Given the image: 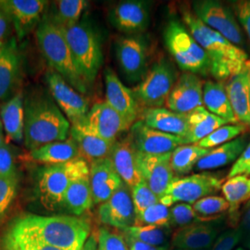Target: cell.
Returning a JSON list of instances; mask_svg holds the SVG:
<instances>
[{
  "label": "cell",
  "instance_id": "1",
  "mask_svg": "<svg viewBox=\"0 0 250 250\" xmlns=\"http://www.w3.org/2000/svg\"><path fill=\"white\" fill-rule=\"evenodd\" d=\"M90 223L72 215L26 214L15 219L6 233L42 242L63 250H81L88 239Z\"/></svg>",
  "mask_w": 250,
  "mask_h": 250
},
{
  "label": "cell",
  "instance_id": "2",
  "mask_svg": "<svg viewBox=\"0 0 250 250\" xmlns=\"http://www.w3.org/2000/svg\"><path fill=\"white\" fill-rule=\"evenodd\" d=\"M182 19L191 35L205 50L210 64V74L217 80L232 78L250 70L248 54L224 36L205 25L190 9H182Z\"/></svg>",
  "mask_w": 250,
  "mask_h": 250
},
{
  "label": "cell",
  "instance_id": "3",
  "mask_svg": "<svg viewBox=\"0 0 250 250\" xmlns=\"http://www.w3.org/2000/svg\"><path fill=\"white\" fill-rule=\"evenodd\" d=\"M24 114V145L28 150L70 137L71 123L48 95L35 93L26 98Z\"/></svg>",
  "mask_w": 250,
  "mask_h": 250
},
{
  "label": "cell",
  "instance_id": "4",
  "mask_svg": "<svg viewBox=\"0 0 250 250\" xmlns=\"http://www.w3.org/2000/svg\"><path fill=\"white\" fill-rule=\"evenodd\" d=\"M36 38L40 50L54 72L62 76L74 89L86 93L89 85L77 69L62 30L44 16L36 28Z\"/></svg>",
  "mask_w": 250,
  "mask_h": 250
},
{
  "label": "cell",
  "instance_id": "5",
  "mask_svg": "<svg viewBox=\"0 0 250 250\" xmlns=\"http://www.w3.org/2000/svg\"><path fill=\"white\" fill-rule=\"evenodd\" d=\"M60 28L70 46L78 71L86 83L91 85L103 63L102 42L99 32L86 20L72 26Z\"/></svg>",
  "mask_w": 250,
  "mask_h": 250
},
{
  "label": "cell",
  "instance_id": "6",
  "mask_svg": "<svg viewBox=\"0 0 250 250\" xmlns=\"http://www.w3.org/2000/svg\"><path fill=\"white\" fill-rule=\"evenodd\" d=\"M163 40L179 67L194 74L210 73V64L205 50L191 35L185 23L170 18L163 31Z\"/></svg>",
  "mask_w": 250,
  "mask_h": 250
},
{
  "label": "cell",
  "instance_id": "7",
  "mask_svg": "<svg viewBox=\"0 0 250 250\" xmlns=\"http://www.w3.org/2000/svg\"><path fill=\"white\" fill-rule=\"evenodd\" d=\"M86 173H89V165L81 158L62 164L44 166L37 178V195L41 205L47 210L61 209L70 185Z\"/></svg>",
  "mask_w": 250,
  "mask_h": 250
},
{
  "label": "cell",
  "instance_id": "8",
  "mask_svg": "<svg viewBox=\"0 0 250 250\" xmlns=\"http://www.w3.org/2000/svg\"><path fill=\"white\" fill-rule=\"evenodd\" d=\"M177 79L178 75L173 64L168 59L161 58L152 65L143 80L132 90L141 108L162 107Z\"/></svg>",
  "mask_w": 250,
  "mask_h": 250
},
{
  "label": "cell",
  "instance_id": "9",
  "mask_svg": "<svg viewBox=\"0 0 250 250\" xmlns=\"http://www.w3.org/2000/svg\"><path fill=\"white\" fill-rule=\"evenodd\" d=\"M222 180L208 173H199L186 177H174L160 202L166 207L176 203L194 204L222 188Z\"/></svg>",
  "mask_w": 250,
  "mask_h": 250
},
{
  "label": "cell",
  "instance_id": "10",
  "mask_svg": "<svg viewBox=\"0 0 250 250\" xmlns=\"http://www.w3.org/2000/svg\"><path fill=\"white\" fill-rule=\"evenodd\" d=\"M193 13L205 25L237 46L244 45L241 27L232 9L216 0H197L192 3Z\"/></svg>",
  "mask_w": 250,
  "mask_h": 250
},
{
  "label": "cell",
  "instance_id": "11",
  "mask_svg": "<svg viewBox=\"0 0 250 250\" xmlns=\"http://www.w3.org/2000/svg\"><path fill=\"white\" fill-rule=\"evenodd\" d=\"M115 52L118 63L125 77L131 83H140L148 71V46L141 35L124 36L117 39Z\"/></svg>",
  "mask_w": 250,
  "mask_h": 250
},
{
  "label": "cell",
  "instance_id": "12",
  "mask_svg": "<svg viewBox=\"0 0 250 250\" xmlns=\"http://www.w3.org/2000/svg\"><path fill=\"white\" fill-rule=\"evenodd\" d=\"M52 99L66 115L71 125L83 121L89 112L87 100L68 83L58 72H48L45 76Z\"/></svg>",
  "mask_w": 250,
  "mask_h": 250
},
{
  "label": "cell",
  "instance_id": "13",
  "mask_svg": "<svg viewBox=\"0 0 250 250\" xmlns=\"http://www.w3.org/2000/svg\"><path fill=\"white\" fill-rule=\"evenodd\" d=\"M48 5L44 0H0V9L9 16L19 41L38 27Z\"/></svg>",
  "mask_w": 250,
  "mask_h": 250
},
{
  "label": "cell",
  "instance_id": "14",
  "mask_svg": "<svg viewBox=\"0 0 250 250\" xmlns=\"http://www.w3.org/2000/svg\"><path fill=\"white\" fill-rule=\"evenodd\" d=\"M108 19L112 26L122 33L142 34L150 23V3L144 0L119 2L110 9Z\"/></svg>",
  "mask_w": 250,
  "mask_h": 250
},
{
  "label": "cell",
  "instance_id": "15",
  "mask_svg": "<svg viewBox=\"0 0 250 250\" xmlns=\"http://www.w3.org/2000/svg\"><path fill=\"white\" fill-rule=\"evenodd\" d=\"M129 136L136 152L147 155L168 154L185 145L182 137L155 130L140 120L131 126Z\"/></svg>",
  "mask_w": 250,
  "mask_h": 250
},
{
  "label": "cell",
  "instance_id": "16",
  "mask_svg": "<svg viewBox=\"0 0 250 250\" xmlns=\"http://www.w3.org/2000/svg\"><path fill=\"white\" fill-rule=\"evenodd\" d=\"M170 157L171 153L147 155L136 152V163L143 180L160 199L174 178Z\"/></svg>",
  "mask_w": 250,
  "mask_h": 250
},
{
  "label": "cell",
  "instance_id": "17",
  "mask_svg": "<svg viewBox=\"0 0 250 250\" xmlns=\"http://www.w3.org/2000/svg\"><path fill=\"white\" fill-rule=\"evenodd\" d=\"M82 122L91 132L110 143H115L119 135L131 128L106 101L93 105Z\"/></svg>",
  "mask_w": 250,
  "mask_h": 250
},
{
  "label": "cell",
  "instance_id": "18",
  "mask_svg": "<svg viewBox=\"0 0 250 250\" xmlns=\"http://www.w3.org/2000/svg\"><path fill=\"white\" fill-rule=\"evenodd\" d=\"M106 102L125 119L130 127L138 121L142 108L134 97L133 90L123 83L116 73L107 68L105 71Z\"/></svg>",
  "mask_w": 250,
  "mask_h": 250
},
{
  "label": "cell",
  "instance_id": "19",
  "mask_svg": "<svg viewBox=\"0 0 250 250\" xmlns=\"http://www.w3.org/2000/svg\"><path fill=\"white\" fill-rule=\"evenodd\" d=\"M203 83L197 74L185 72L176 81L165 106L168 109L188 114L203 107Z\"/></svg>",
  "mask_w": 250,
  "mask_h": 250
},
{
  "label": "cell",
  "instance_id": "20",
  "mask_svg": "<svg viewBox=\"0 0 250 250\" xmlns=\"http://www.w3.org/2000/svg\"><path fill=\"white\" fill-rule=\"evenodd\" d=\"M135 216L131 191L125 184L119 188L107 201L99 206V218L100 222L107 226L121 230L134 226Z\"/></svg>",
  "mask_w": 250,
  "mask_h": 250
},
{
  "label": "cell",
  "instance_id": "21",
  "mask_svg": "<svg viewBox=\"0 0 250 250\" xmlns=\"http://www.w3.org/2000/svg\"><path fill=\"white\" fill-rule=\"evenodd\" d=\"M22 57L16 37L6 40L0 52V100L14 97L21 80Z\"/></svg>",
  "mask_w": 250,
  "mask_h": 250
},
{
  "label": "cell",
  "instance_id": "22",
  "mask_svg": "<svg viewBox=\"0 0 250 250\" xmlns=\"http://www.w3.org/2000/svg\"><path fill=\"white\" fill-rule=\"evenodd\" d=\"M89 178L94 205L107 201L124 185L109 158L90 163Z\"/></svg>",
  "mask_w": 250,
  "mask_h": 250
},
{
  "label": "cell",
  "instance_id": "23",
  "mask_svg": "<svg viewBox=\"0 0 250 250\" xmlns=\"http://www.w3.org/2000/svg\"><path fill=\"white\" fill-rule=\"evenodd\" d=\"M109 159L117 173L130 190L143 181L136 163V150L129 135L115 142Z\"/></svg>",
  "mask_w": 250,
  "mask_h": 250
},
{
  "label": "cell",
  "instance_id": "24",
  "mask_svg": "<svg viewBox=\"0 0 250 250\" xmlns=\"http://www.w3.org/2000/svg\"><path fill=\"white\" fill-rule=\"evenodd\" d=\"M218 236V229L210 224H193L178 228L171 236L174 249L199 250L211 249Z\"/></svg>",
  "mask_w": 250,
  "mask_h": 250
},
{
  "label": "cell",
  "instance_id": "25",
  "mask_svg": "<svg viewBox=\"0 0 250 250\" xmlns=\"http://www.w3.org/2000/svg\"><path fill=\"white\" fill-rule=\"evenodd\" d=\"M144 124L165 134L184 138L188 133L187 114H182L167 107H153L143 109L139 119Z\"/></svg>",
  "mask_w": 250,
  "mask_h": 250
},
{
  "label": "cell",
  "instance_id": "26",
  "mask_svg": "<svg viewBox=\"0 0 250 250\" xmlns=\"http://www.w3.org/2000/svg\"><path fill=\"white\" fill-rule=\"evenodd\" d=\"M70 136L77 144L81 159L87 163L109 158L115 144L107 142L91 132L83 122L72 125Z\"/></svg>",
  "mask_w": 250,
  "mask_h": 250
},
{
  "label": "cell",
  "instance_id": "27",
  "mask_svg": "<svg viewBox=\"0 0 250 250\" xmlns=\"http://www.w3.org/2000/svg\"><path fill=\"white\" fill-rule=\"evenodd\" d=\"M225 88L239 125L250 126V71L233 76Z\"/></svg>",
  "mask_w": 250,
  "mask_h": 250
},
{
  "label": "cell",
  "instance_id": "28",
  "mask_svg": "<svg viewBox=\"0 0 250 250\" xmlns=\"http://www.w3.org/2000/svg\"><path fill=\"white\" fill-rule=\"evenodd\" d=\"M188 133L184 138L185 145L199 143L218 128L228 123L224 119L216 116L206 109L205 107H197L187 114Z\"/></svg>",
  "mask_w": 250,
  "mask_h": 250
},
{
  "label": "cell",
  "instance_id": "29",
  "mask_svg": "<svg viewBox=\"0 0 250 250\" xmlns=\"http://www.w3.org/2000/svg\"><path fill=\"white\" fill-rule=\"evenodd\" d=\"M249 143L248 135H241L228 143L212 148L207 156L198 161L196 169L213 170L235 162Z\"/></svg>",
  "mask_w": 250,
  "mask_h": 250
},
{
  "label": "cell",
  "instance_id": "30",
  "mask_svg": "<svg viewBox=\"0 0 250 250\" xmlns=\"http://www.w3.org/2000/svg\"><path fill=\"white\" fill-rule=\"evenodd\" d=\"M203 107L228 124L237 125L238 121L232 111L226 88L222 82L207 81L203 85Z\"/></svg>",
  "mask_w": 250,
  "mask_h": 250
},
{
  "label": "cell",
  "instance_id": "31",
  "mask_svg": "<svg viewBox=\"0 0 250 250\" xmlns=\"http://www.w3.org/2000/svg\"><path fill=\"white\" fill-rule=\"evenodd\" d=\"M31 158L45 165L62 164L80 158L77 144L70 136L64 141L46 144L31 151Z\"/></svg>",
  "mask_w": 250,
  "mask_h": 250
},
{
  "label": "cell",
  "instance_id": "32",
  "mask_svg": "<svg viewBox=\"0 0 250 250\" xmlns=\"http://www.w3.org/2000/svg\"><path fill=\"white\" fill-rule=\"evenodd\" d=\"M93 203L89 173L75 179L67 189L63 198L62 208L72 216L79 217L89 210Z\"/></svg>",
  "mask_w": 250,
  "mask_h": 250
},
{
  "label": "cell",
  "instance_id": "33",
  "mask_svg": "<svg viewBox=\"0 0 250 250\" xmlns=\"http://www.w3.org/2000/svg\"><path fill=\"white\" fill-rule=\"evenodd\" d=\"M0 118L9 139L16 143L24 140V100L21 94L15 95L2 106Z\"/></svg>",
  "mask_w": 250,
  "mask_h": 250
},
{
  "label": "cell",
  "instance_id": "34",
  "mask_svg": "<svg viewBox=\"0 0 250 250\" xmlns=\"http://www.w3.org/2000/svg\"><path fill=\"white\" fill-rule=\"evenodd\" d=\"M45 16L57 26L66 28L78 23L88 2L84 0H59L51 3Z\"/></svg>",
  "mask_w": 250,
  "mask_h": 250
},
{
  "label": "cell",
  "instance_id": "35",
  "mask_svg": "<svg viewBox=\"0 0 250 250\" xmlns=\"http://www.w3.org/2000/svg\"><path fill=\"white\" fill-rule=\"evenodd\" d=\"M210 150L201 147L197 144L180 146L171 152L170 157V165L174 174L179 176L188 174Z\"/></svg>",
  "mask_w": 250,
  "mask_h": 250
},
{
  "label": "cell",
  "instance_id": "36",
  "mask_svg": "<svg viewBox=\"0 0 250 250\" xmlns=\"http://www.w3.org/2000/svg\"><path fill=\"white\" fill-rule=\"evenodd\" d=\"M126 238L134 239L155 247H168L170 227L132 226L122 230Z\"/></svg>",
  "mask_w": 250,
  "mask_h": 250
},
{
  "label": "cell",
  "instance_id": "37",
  "mask_svg": "<svg viewBox=\"0 0 250 250\" xmlns=\"http://www.w3.org/2000/svg\"><path fill=\"white\" fill-rule=\"evenodd\" d=\"M222 191L230 206V212L233 213L239 206L250 200V178L239 175L227 179L222 186Z\"/></svg>",
  "mask_w": 250,
  "mask_h": 250
},
{
  "label": "cell",
  "instance_id": "38",
  "mask_svg": "<svg viewBox=\"0 0 250 250\" xmlns=\"http://www.w3.org/2000/svg\"><path fill=\"white\" fill-rule=\"evenodd\" d=\"M20 181L18 170L0 176V222L5 218L17 197Z\"/></svg>",
  "mask_w": 250,
  "mask_h": 250
},
{
  "label": "cell",
  "instance_id": "39",
  "mask_svg": "<svg viewBox=\"0 0 250 250\" xmlns=\"http://www.w3.org/2000/svg\"><path fill=\"white\" fill-rule=\"evenodd\" d=\"M245 130H246L245 125H224L218 128L217 130H215L213 133L207 136L197 145L204 148L212 149L213 147H217L219 146L228 143L233 139L237 138L239 135H241L245 132Z\"/></svg>",
  "mask_w": 250,
  "mask_h": 250
},
{
  "label": "cell",
  "instance_id": "40",
  "mask_svg": "<svg viewBox=\"0 0 250 250\" xmlns=\"http://www.w3.org/2000/svg\"><path fill=\"white\" fill-rule=\"evenodd\" d=\"M134 226L170 227V209L159 202L149 207L142 214L136 216Z\"/></svg>",
  "mask_w": 250,
  "mask_h": 250
},
{
  "label": "cell",
  "instance_id": "41",
  "mask_svg": "<svg viewBox=\"0 0 250 250\" xmlns=\"http://www.w3.org/2000/svg\"><path fill=\"white\" fill-rule=\"evenodd\" d=\"M130 191L136 216L142 214L149 207L160 202L159 197L152 191L144 180Z\"/></svg>",
  "mask_w": 250,
  "mask_h": 250
},
{
  "label": "cell",
  "instance_id": "42",
  "mask_svg": "<svg viewBox=\"0 0 250 250\" xmlns=\"http://www.w3.org/2000/svg\"><path fill=\"white\" fill-rule=\"evenodd\" d=\"M193 208L200 220V216L202 219L204 217L221 214L229 209L230 206L224 197L208 196L197 200L196 203H194Z\"/></svg>",
  "mask_w": 250,
  "mask_h": 250
},
{
  "label": "cell",
  "instance_id": "43",
  "mask_svg": "<svg viewBox=\"0 0 250 250\" xmlns=\"http://www.w3.org/2000/svg\"><path fill=\"white\" fill-rule=\"evenodd\" d=\"M193 206L188 203H176L170 209V226L182 228L199 222Z\"/></svg>",
  "mask_w": 250,
  "mask_h": 250
},
{
  "label": "cell",
  "instance_id": "44",
  "mask_svg": "<svg viewBox=\"0 0 250 250\" xmlns=\"http://www.w3.org/2000/svg\"><path fill=\"white\" fill-rule=\"evenodd\" d=\"M1 244L3 250H63L42 242L13 236L6 232L2 238Z\"/></svg>",
  "mask_w": 250,
  "mask_h": 250
},
{
  "label": "cell",
  "instance_id": "45",
  "mask_svg": "<svg viewBox=\"0 0 250 250\" xmlns=\"http://www.w3.org/2000/svg\"><path fill=\"white\" fill-rule=\"evenodd\" d=\"M98 250H129L124 232L101 228L98 235Z\"/></svg>",
  "mask_w": 250,
  "mask_h": 250
},
{
  "label": "cell",
  "instance_id": "46",
  "mask_svg": "<svg viewBox=\"0 0 250 250\" xmlns=\"http://www.w3.org/2000/svg\"><path fill=\"white\" fill-rule=\"evenodd\" d=\"M241 240L240 228L228 230L216 239L210 250H232Z\"/></svg>",
  "mask_w": 250,
  "mask_h": 250
},
{
  "label": "cell",
  "instance_id": "47",
  "mask_svg": "<svg viewBox=\"0 0 250 250\" xmlns=\"http://www.w3.org/2000/svg\"><path fill=\"white\" fill-rule=\"evenodd\" d=\"M232 10L247 33L250 43V0L232 1Z\"/></svg>",
  "mask_w": 250,
  "mask_h": 250
},
{
  "label": "cell",
  "instance_id": "48",
  "mask_svg": "<svg viewBox=\"0 0 250 250\" xmlns=\"http://www.w3.org/2000/svg\"><path fill=\"white\" fill-rule=\"evenodd\" d=\"M239 175L250 176V141L240 157L233 163L231 170L227 174V179Z\"/></svg>",
  "mask_w": 250,
  "mask_h": 250
},
{
  "label": "cell",
  "instance_id": "49",
  "mask_svg": "<svg viewBox=\"0 0 250 250\" xmlns=\"http://www.w3.org/2000/svg\"><path fill=\"white\" fill-rule=\"evenodd\" d=\"M17 170L15 167L14 150L6 145L0 147V176L8 175Z\"/></svg>",
  "mask_w": 250,
  "mask_h": 250
},
{
  "label": "cell",
  "instance_id": "50",
  "mask_svg": "<svg viewBox=\"0 0 250 250\" xmlns=\"http://www.w3.org/2000/svg\"><path fill=\"white\" fill-rule=\"evenodd\" d=\"M239 228L242 232L241 241L250 249V203L242 218L241 226Z\"/></svg>",
  "mask_w": 250,
  "mask_h": 250
},
{
  "label": "cell",
  "instance_id": "51",
  "mask_svg": "<svg viewBox=\"0 0 250 250\" xmlns=\"http://www.w3.org/2000/svg\"><path fill=\"white\" fill-rule=\"evenodd\" d=\"M126 241L128 244L129 250H169L168 247H155L130 238H126Z\"/></svg>",
  "mask_w": 250,
  "mask_h": 250
},
{
  "label": "cell",
  "instance_id": "52",
  "mask_svg": "<svg viewBox=\"0 0 250 250\" xmlns=\"http://www.w3.org/2000/svg\"><path fill=\"white\" fill-rule=\"evenodd\" d=\"M10 20L9 16L0 9V41L5 39V36L9 29Z\"/></svg>",
  "mask_w": 250,
  "mask_h": 250
},
{
  "label": "cell",
  "instance_id": "53",
  "mask_svg": "<svg viewBox=\"0 0 250 250\" xmlns=\"http://www.w3.org/2000/svg\"><path fill=\"white\" fill-rule=\"evenodd\" d=\"M98 245L97 236L95 234H91L81 250H98Z\"/></svg>",
  "mask_w": 250,
  "mask_h": 250
},
{
  "label": "cell",
  "instance_id": "54",
  "mask_svg": "<svg viewBox=\"0 0 250 250\" xmlns=\"http://www.w3.org/2000/svg\"><path fill=\"white\" fill-rule=\"evenodd\" d=\"M7 144L5 141V136H4V128H3V125L0 119V147L5 146Z\"/></svg>",
  "mask_w": 250,
  "mask_h": 250
},
{
  "label": "cell",
  "instance_id": "55",
  "mask_svg": "<svg viewBox=\"0 0 250 250\" xmlns=\"http://www.w3.org/2000/svg\"><path fill=\"white\" fill-rule=\"evenodd\" d=\"M5 44H6V39H4V40L0 41V52L2 51V49H3V47H4Z\"/></svg>",
  "mask_w": 250,
  "mask_h": 250
},
{
  "label": "cell",
  "instance_id": "56",
  "mask_svg": "<svg viewBox=\"0 0 250 250\" xmlns=\"http://www.w3.org/2000/svg\"><path fill=\"white\" fill-rule=\"evenodd\" d=\"M173 250H177V249H174ZM210 250V249H208V250Z\"/></svg>",
  "mask_w": 250,
  "mask_h": 250
},
{
  "label": "cell",
  "instance_id": "57",
  "mask_svg": "<svg viewBox=\"0 0 250 250\" xmlns=\"http://www.w3.org/2000/svg\"></svg>",
  "mask_w": 250,
  "mask_h": 250
},
{
  "label": "cell",
  "instance_id": "58",
  "mask_svg": "<svg viewBox=\"0 0 250 250\" xmlns=\"http://www.w3.org/2000/svg\"><path fill=\"white\" fill-rule=\"evenodd\" d=\"M244 250V249H242V248H239V249H237V250Z\"/></svg>",
  "mask_w": 250,
  "mask_h": 250
}]
</instances>
